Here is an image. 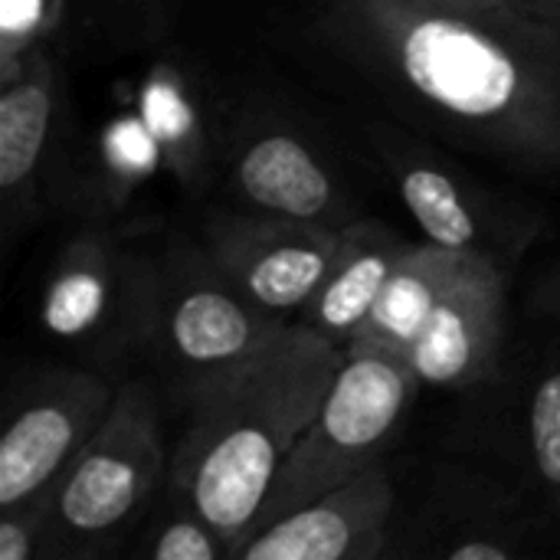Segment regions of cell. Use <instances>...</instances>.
Wrapping results in <instances>:
<instances>
[{
	"instance_id": "1",
	"label": "cell",
	"mask_w": 560,
	"mask_h": 560,
	"mask_svg": "<svg viewBox=\"0 0 560 560\" xmlns=\"http://www.w3.org/2000/svg\"><path fill=\"white\" fill-rule=\"evenodd\" d=\"M322 39L394 105L522 171L560 174V23L486 0H325Z\"/></svg>"
},
{
	"instance_id": "2",
	"label": "cell",
	"mask_w": 560,
	"mask_h": 560,
	"mask_svg": "<svg viewBox=\"0 0 560 560\" xmlns=\"http://www.w3.org/2000/svg\"><path fill=\"white\" fill-rule=\"evenodd\" d=\"M345 358L341 345L289 322L259 354L180 394L187 423L171 453V499L187 502L220 532L230 560L253 538L279 469Z\"/></svg>"
},
{
	"instance_id": "3",
	"label": "cell",
	"mask_w": 560,
	"mask_h": 560,
	"mask_svg": "<svg viewBox=\"0 0 560 560\" xmlns=\"http://www.w3.org/2000/svg\"><path fill=\"white\" fill-rule=\"evenodd\" d=\"M167 472L171 453L151 387L141 381L118 384L105 423L49 492L36 560L102 558L112 551L158 486L167 482Z\"/></svg>"
},
{
	"instance_id": "4",
	"label": "cell",
	"mask_w": 560,
	"mask_h": 560,
	"mask_svg": "<svg viewBox=\"0 0 560 560\" xmlns=\"http://www.w3.org/2000/svg\"><path fill=\"white\" fill-rule=\"evenodd\" d=\"M417 387L420 381L407 361L381 351H348L315 420L279 469L253 535L384 463Z\"/></svg>"
},
{
	"instance_id": "5",
	"label": "cell",
	"mask_w": 560,
	"mask_h": 560,
	"mask_svg": "<svg viewBox=\"0 0 560 560\" xmlns=\"http://www.w3.org/2000/svg\"><path fill=\"white\" fill-rule=\"evenodd\" d=\"M285 325L256 308L220 272L207 246L174 243L154 259V305L144 351H151L180 394L249 361Z\"/></svg>"
},
{
	"instance_id": "6",
	"label": "cell",
	"mask_w": 560,
	"mask_h": 560,
	"mask_svg": "<svg viewBox=\"0 0 560 560\" xmlns=\"http://www.w3.org/2000/svg\"><path fill=\"white\" fill-rule=\"evenodd\" d=\"M154 305V262L115 233L89 226L56 256L39 318L62 345L95 361L118 364L148 345Z\"/></svg>"
},
{
	"instance_id": "7",
	"label": "cell",
	"mask_w": 560,
	"mask_h": 560,
	"mask_svg": "<svg viewBox=\"0 0 560 560\" xmlns=\"http://www.w3.org/2000/svg\"><path fill=\"white\" fill-rule=\"evenodd\" d=\"M118 384L79 368L30 371L0 433V512L46 502L66 466L105 423Z\"/></svg>"
},
{
	"instance_id": "8",
	"label": "cell",
	"mask_w": 560,
	"mask_h": 560,
	"mask_svg": "<svg viewBox=\"0 0 560 560\" xmlns=\"http://www.w3.org/2000/svg\"><path fill=\"white\" fill-rule=\"evenodd\" d=\"M538 502L522 482L492 479L463 469H440L423 505L417 509L407 541L387 551L400 558L443 560H512L538 551L548 532Z\"/></svg>"
},
{
	"instance_id": "9",
	"label": "cell",
	"mask_w": 560,
	"mask_h": 560,
	"mask_svg": "<svg viewBox=\"0 0 560 560\" xmlns=\"http://www.w3.org/2000/svg\"><path fill=\"white\" fill-rule=\"evenodd\" d=\"M371 144L427 243L453 253H486L502 262V256L525 249L535 236L538 220L495 203L489 190L466 180L404 131L377 125L371 128Z\"/></svg>"
},
{
	"instance_id": "10",
	"label": "cell",
	"mask_w": 560,
	"mask_h": 560,
	"mask_svg": "<svg viewBox=\"0 0 560 560\" xmlns=\"http://www.w3.org/2000/svg\"><path fill=\"white\" fill-rule=\"evenodd\" d=\"M345 226L269 217L253 210L213 213L207 253L220 272L262 312L289 322L322 289L341 249Z\"/></svg>"
},
{
	"instance_id": "11",
	"label": "cell",
	"mask_w": 560,
	"mask_h": 560,
	"mask_svg": "<svg viewBox=\"0 0 560 560\" xmlns=\"http://www.w3.org/2000/svg\"><path fill=\"white\" fill-rule=\"evenodd\" d=\"M226 180L253 213L348 226L358 203L331 161L292 125L279 118L246 121L226 144Z\"/></svg>"
},
{
	"instance_id": "12",
	"label": "cell",
	"mask_w": 560,
	"mask_h": 560,
	"mask_svg": "<svg viewBox=\"0 0 560 560\" xmlns=\"http://www.w3.org/2000/svg\"><path fill=\"white\" fill-rule=\"evenodd\" d=\"M505 338V269L486 253H459L407 364L427 387H476L492 377Z\"/></svg>"
},
{
	"instance_id": "13",
	"label": "cell",
	"mask_w": 560,
	"mask_h": 560,
	"mask_svg": "<svg viewBox=\"0 0 560 560\" xmlns=\"http://www.w3.org/2000/svg\"><path fill=\"white\" fill-rule=\"evenodd\" d=\"M397 518V486L387 463L282 515L256 532L233 560H377L387 558Z\"/></svg>"
},
{
	"instance_id": "14",
	"label": "cell",
	"mask_w": 560,
	"mask_h": 560,
	"mask_svg": "<svg viewBox=\"0 0 560 560\" xmlns=\"http://www.w3.org/2000/svg\"><path fill=\"white\" fill-rule=\"evenodd\" d=\"M0 89V200L3 223L13 230L36 217L39 177L49 167L62 118V69L56 46L30 52Z\"/></svg>"
},
{
	"instance_id": "15",
	"label": "cell",
	"mask_w": 560,
	"mask_h": 560,
	"mask_svg": "<svg viewBox=\"0 0 560 560\" xmlns=\"http://www.w3.org/2000/svg\"><path fill=\"white\" fill-rule=\"evenodd\" d=\"M407 249L410 240H404L397 230H390L381 220L358 217L354 223L345 226L331 272L295 315V322L345 348L351 335L361 328V322L371 315L374 302L381 299L387 279L394 276Z\"/></svg>"
},
{
	"instance_id": "16",
	"label": "cell",
	"mask_w": 560,
	"mask_h": 560,
	"mask_svg": "<svg viewBox=\"0 0 560 560\" xmlns=\"http://www.w3.org/2000/svg\"><path fill=\"white\" fill-rule=\"evenodd\" d=\"M459 253L443 249L436 243H410L404 259L397 262L394 276L387 279L381 299L374 302L371 315L351 335L345 351H381L390 358L407 361L413 341L420 338L443 282Z\"/></svg>"
},
{
	"instance_id": "17",
	"label": "cell",
	"mask_w": 560,
	"mask_h": 560,
	"mask_svg": "<svg viewBox=\"0 0 560 560\" xmlns=\"http://www.w3.org/2000/svg\"><path fill=\"white\" fill-rule=\"evenodd\" d=\"M525 489L551 525H560V345L532 377L522 417Z\"/></svg>"
},
{
	"instance_id": "18",
	"label": "cell",
	"mask_w": 560,
	"mask_h": 560,
	"mask_svg": "<svg viewBox=\"0 0 560 560\" xmlns=\"http://www.w3.org/2000/svg\"><path fill=\"white\" fill-rule=\"evenodd\" d=\"M69 0H0V82L10 79L20 62L52 46Z\"/></svg>"
},
{
	"instance_id": "19",
	"label": "cell",
	"mask_w": 560,
	"mask_h": 560,
	"mask_svg": "<svg viewBox=\"0 0 560 560\" xmlns=\"http://www.w3.org/2000/svg\"><path fill=\"white\" fill-rule=\"evenodd\" d=\"M151 560H230V548L220 532L200 518L187 502L174 499V512L148 541Z\"/></svg>"
},
{
	"instance_id": "20",
	"label": "cell",
	"mask_w": 560,
	"mask_h": 560,
	"mask_svg": "<svg viewBox=\"0 0 560 560\" xmlns=\"http://www.w3.org/2000/svg\"><path fill=\"white\" fill-rule=\"evenodd\" d=\"M46 502L0 512V560H36V548L46 525Z\"/></svg>"
},
{
	"instance_id": "21",
	"label": "cell",
	"mask_w": 560,
	"mask_h": 560,
	"mask_svg": "<svg viewBox=\"0 0 560 560\" xmlns=\"http://www.w3.org/2000/svg\"><path fill=\"white\" fill-rule=\"evenodd\" d=\"M548 308L558 315V322H560V282L551 289V292H548Z\"/></svg>"
},
{
	"instance_id": "22",
	"label": "cell",
	"mask_w": 560,
	"mask_h": 560,
	"mask_svg": "<svg viewBox=\"0 0 560 560\" xmlns=\"http://www.w3.org/2000/svg\"><path fill=\"white\" fill-rule=\"evenodd\" d=\"M555 20L560 23V0H555Z\"/></svg>"
}]
</instances>
